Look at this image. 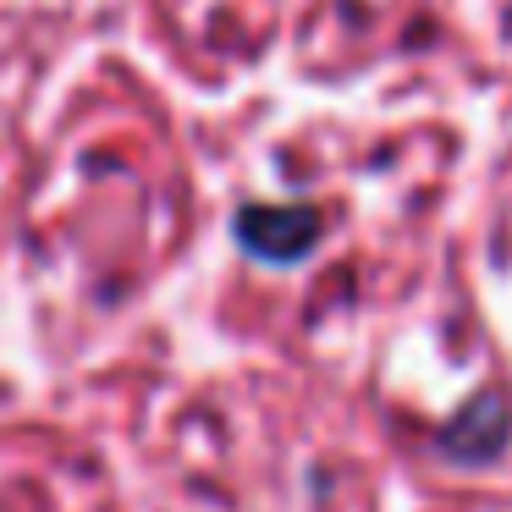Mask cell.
<instances>
[{
  "label": "cell",
  "instance_id": "6da1fadb",
  "mask_svg": "<svg viewBox=\"0 0 512 512\" xmlns=\"http://www.w3.org/2000/svg\"><path fill=\"white\" fill-rule=\"evenodd\" d=\"M237 237H243V248L259 259H298L303 248L320 237V215L303 210V204H287V210L254 204V210H243V221H237Z\"/></svg>",
  "mask_w": 512,
  "mask_h": 512
},
{
  "label": "cell",
  "instance_id": "7a4b0ae2",
  "mask_svg": "<svg viewBox=\"0 0 512 512\" xmlns=\"http://www.w3.org/2000/svg\"><path fill=\"white\" fill-rule=\"evenodd\" d=\"M446 452H463V457H490L501 441H507V397L501 391H485L468 413H457L452 430L441 435Z\"/></svg>",
  "mask_w": 512,
  "mask_h": 512
}]
</instances>
